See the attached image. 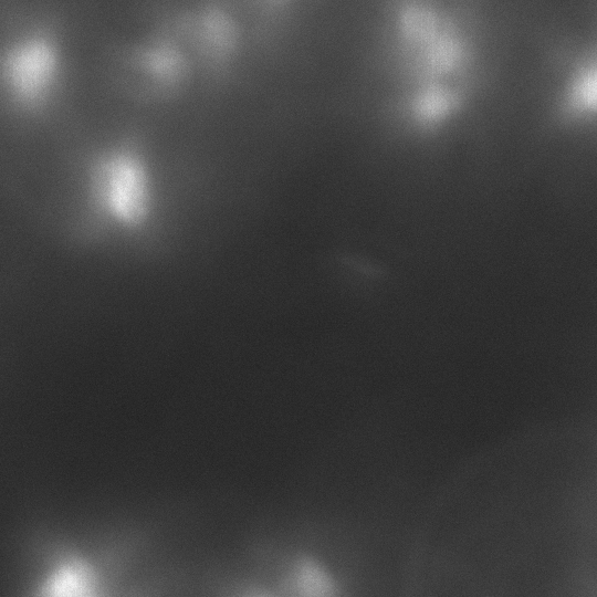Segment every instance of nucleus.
<instances>
[{"label":"nucleus","instance_id":"f257e3e1","mask_svg":"<svg viewBox=\"0 0 597 597\" xmlns=\"http://www.w3.org/2000/svg\"><path fill=\"white\" fill-rule=\"evenodd\" d=\"M478 22L462 0H389L378 27L383 83L408 134L439 137L470 109L483 70Z\"/></svg>","mask_w":597,"mask_h":597},{"label":"nucleus","instance_id":"f03ea898","mask_svg":"<svg viewBox=\"0 0 597 597\" xmlns=\"http://www.w3.org/2000/svg\"><path fill=\"white\" fill-rule=\"evenodd\" d=\"M197 597H326V594L308 562L279 549L228 567Z\"/></svg>","mask_w":597,"mask_h":597}]
</instances>
